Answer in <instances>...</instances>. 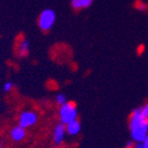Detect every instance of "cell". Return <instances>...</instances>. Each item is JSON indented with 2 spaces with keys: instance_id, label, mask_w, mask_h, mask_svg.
<instances>
[{
  "instance_id": "4",
  "label": "cell",
  "mask_w": 148,
  "mask_h": 148,
  "mask_svg": "<svg viewBox=\"0 0 148 148\" xmlns=\"http://www.w3.org/2000/svg\"><path fill=\"white\" fill-rule=\"evenodd\" d=\"M37 114L33 111H24L20 114L19 117V125L24 128H28L33 126L37 122Z\"/></svg>"
},
{
  "instance_id": "1",
  "label": "cell",
  "mask_w": 148,
  "mask_h": 148,
  "mask_svg": "<svg viewBox=\"0 0 148 148\" xmlns=\"http://www.w3.org/2000/svg\"><path fill=\"white\" fill-rule=\"evenodd\" d=\"M131 138L135 142H141L148 136V121L144 118L140 108L135 109L130 116Z\"/></svg>"
},
{
  "instance_id": "15",
  "label": "cell",
  "mask_w": 148,
  "mask_h": 148,
  "mask_svg": "<svg viewBox=\"0 0 148 148\" xmlns=\"http://www.w3.org/2000/svg\"><path fill=\"white\" fill-rule=\"evenodd\" d=\"M55 148H59V147H55Z\"/></svg>"
},
{
  "instance_id": "11",
  "label": "cell",
  "mask_w": 148,
  "mask_h": 148,
  "mask_svg": "<svg viewBox=\"0 0 148 148\" xmlns=\"http://www.w3.org/2000/svg\"><path fill=\"white\" fill-rule=\"evenodd\" d=\"M55 101H56V103L59 105V106H62V105L66 104L69 101H67V97H66V95H65V94L58 93L56 95V97H55Z\"/></svg>"
},
{
  "instance_id": "9",
  "label": "cell",
  "mask_w": 148,
  "mask_h": 148,
  "mask_svg": "<svg viewBox=\"0 0 148 148\" xmlns=\"http://www.w3.org/2000/svg\"><path fill=\"white\" fill-rule=\"evenodd\" d=\"M93 0H72V8L75 10H81L88 8L92 4Z\"/></svg>"
},
{
  "instance_id": "14",
  "label": "cell",
  "mask_w": 148,
  "mask_h": 148,
  "mask_svg": "<svg viewBox=\"0 0 148 148\" xmlns=\"http://www.w3.org/2000/svg\"><path fill=\"white\" fill-rule=\"evenodd\" d=\"M141 144H142V148H148V136L143 141H141Z\"/></svg>"
},
{
  "instance_id": "6",
  "label": "cell",
  "mask_w": 148,
  "mask_h": 148,
  "mask_svg": "<svg viewBox=\"0 0 148 148\" xmlns=\"http://www.w3.org/2000/svg\"><path fill=\"white\" fill-rule=\"evenodd\" d=\"M10 136L14 142H21L26 137V128L22 127L21 125H16L12 128Z\"/></svg>"
},
{
  "instance_id": "16",
  "label": "cell",
  "mask_w": 148,
  "mask_h": 148,
  "mask_svg": "<svg viewBox=\"0 0 148 148\" xmlns=\"http://www.w3.org/2000/svg\"><path fill=\"white\" fill-rule=\"evenodd\" d=\"M0 148H3V147H0Z\"/></svg>"
},
{
  "instance_id": "2",
  "label": "cell",
  "mask_w": 148,
  "mask_h": 148,
  "mask_svg": "<svg viewBox=\"0 0 148 148\" xmlns=\"http://www.w3.org/2000/svg\"><path fill=\"white\" fill-rule=\"evenodd\" d=\"M58 115H59L60 122L63 124H67L72 121L77 120L78 119V110H77L76 105L72 101H67L66 104L60 106Z\"/></svg>"
},
{
  "instance_id": "8",
  "label": "cell",
  "mask_w": 148,
  "mask_h": 148,
  "mask_svg": "<svg viewBox=\"0 0 148 148\" xmlns=\"http://www.w3.org/2000/svg\"><path fill=\"white\" fill-rule=\"evenodd\" d=\"M65 128H66V134L69 136H77L78 134L81 132V123L80 121L77 119L69 123L65 124Z\"/></svg>"
},
{
  "instance_id": "10",
  "label": "cell",
  "mask_w": 148,
  "mask_h": 148,
  "mask_svg": "<svg viewBox=\"0 0 148 148\" xmlns=\"http://www.w3.org/2000/svg\"><path fill=\"white\" fill-rule=\"evenodd\" d=\"M135 8L139 12H145L148 10V4L146 2H144L143 0H136V2L134 4Z\"/></svg>"
},
{
  "instance_id": "7",
  "label": "cell",
  "mask_w": 148,
  "mask_h": 148,
  "mask_svg": "<svg viewBox=\"0 0 148 148\" xmlns=\"http://www.w3.org/2000/svg\"><path fill=\"white\" fill-rule=\"evenodd\" d=\"M29 53V42L25 37H21L17 44V54L20 57L27 56Z\"/></svg>"
},
{
  "instance_id": "3",
  "label": "cell",
  "mask_w": 148,
  "mask_h": 148,
  "mask_svg": "<svg viewBox=\"0 0 148 148\" xmlns=\"http://www.w3.org/2000/svg\"><path fill=\"white\" fill-rule=\"evenodd\" d=\"M55 21H56V14L53 10H44L38 16V27L42 31L48 32L52 29L53 25L55 24Z\"/></svg>"
},
{
  "instance_id": "12",
  "label": "cell",
  "mask_w": 148,
  "mask_h": 148,
  "mask_svg": "<svg viewBox=\"0 0 148 148\" xmlns=\"http://www.w3.org/2000/svg\"><path fill=\"white\" fill-rule=\"evenodd\" d=\"M140 109H141V112H142V114H143L144 118L148 121V101H146L145 104L141 107Z\"/></svg>"
},
{
  "instance_id": "5",
  "label": "cell",
  "mask_w": 148,
  "mask_h": 148,
  "mask_svg": "<svg viewBox=\"0 0 148 148\" xmlns=\"http://www.w3.org/2000/svg\"><path fill=\"white\" fill-rule=\"evenodd\" d=\"M65 135H66L65 124L59 122L57 125H55L54 130H53V134H52L53 142H54L57 146L60 145V144L63 142L64 138H65Z\"/></svg>"
},
{
  "instance_id": "13",
  "label": "cell",
  "mask_w": 148,
  "mask_h": 148,
  "mask_svg": "<svg viewBox=\"0 0 148 148\" xmlns=\"http://www.w3.org/2000/svg\"><path fill=\"white\" fill-rule=\"evenodd\" d=\"M12 88H14V84H12V82H6L4 84V86H3L4 92H10V90H12Z\"/></svg>"
}]
</instances>
